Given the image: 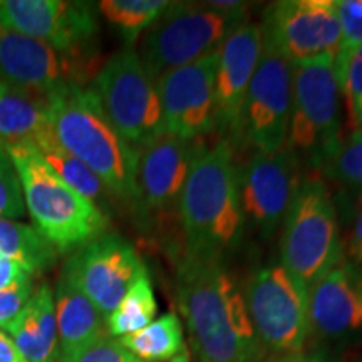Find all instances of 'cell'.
I'll list each match as a JSON object with an SVG mask.
<instances>
[{"mask_svg":"<svg viewBox=\"0 0 362 362\" xmlns=\"http://www.w3.org/2000/svg\"><path fill=\"white\" fill-rule=\"evenodd\" d=\"M176 292L198 361H265L267 351L253 329L243 292L221 262L185 259Z\"/></svg>","mask_w":362,"mask_h":362,"instance_id":"1","label":"cell"},{"mask_svg":"<svg viewBox=\"0 0 362 362\" xmlns=\"http://www.w3.org/2000/svg\"><path fill=\"white\" fill-rule=\"evenodd\" d=\"M185 259L221 262L245 235L238 194V168L228 141L200 144L178 203Z\"/></svg>","mask_w":362,"mask_h":362,"instance_id":"2","label":"cell"},{"mask_svg":"<svg viewBox=\"0 0 362 362\" xmlns=\"http://www.w3.org/2000/svg\"><path fill=\"white\" fill-rule=\"evenodd\" d=\"M49 124L59 144L84 163L111 197L133 202L138 149L112 128L94 89L67 84L49 94Z\"/></svg>","mask_w":362,"mask_h":362,"instance_id":"3","label":"cell"},{"mask_svg":"<svg viewBox=\"0 0 362 362\" xmlns=\"http://www.w3.org/2000/svg\"><path fill=\"white\" fill-rule=\"evenodd\" d=\"M7 149L34 228L57 253L79 250L104 235L106 214L59 178L33 143L7 144Z\"/></svg>","mask_w":362,"mask_h":362,"instance_id":"4","label":"cell"},{"mask_svg":"<svg viewBox=\"0 0 362 362\" xmlns=\"http://www.w3.org/2000/svg\"><path fill=\"white\" fill-rule=\"evenodd\" d=\"M245 22L243 2H170L144 30L136 52L156 83L170 71L218 51Z\"/></svg>","mask_w":362,"mask_h":362,"instance_id":"5","label":"cell"},{"mask_svg":"<svg viewBox=\"0 0 362 362\" xmlns=\"http://www.w3.org/2000/svg\"><path fill=\"white\" fill-rule=\"evenodd\" d=\"M344 260L336 203L319 176L302 180L284 218L280 265L309 288Z\"/></svg>","mask_w":362,"mask_h":362,"instance_id":"6","label":"cell"},{"mask_svg":"<svg viewBox=\"0 0 362 362\" xmlns=\"http://www.w3.org/2000/svg\"><path fill=\"white\" fill-rule=\"evenodd\" d=\"M336 54L293 66V104L285 149L310 168L322 170L341 146V88Z\"/></svg>","mask_w":362,"mask_h":362,"instance_id":"7","label":"cell"},{"mask_svg":"<svg viewBox=\"0 0 362 362\" xmlns=\"http://www.w3.org/2000/svg\"><path fill=\"white\" fill-rule=\"evenodd\" d=\"M93 89L112 128L133 148L165 134L156 83L134 49L126 47L107 59Z\"/></svg>","mask_w":362,"mask_h":362,"instance_id":"8","label":"cell"},{"mask_svg":"<svg viewBox=\"0 0 362 362\" xmlns=\"http://www.w3.org/2000/svg\"><path fill=\"white\" fill-rule=\"evenodd\" d=\"M243 297L265 351L292 354L304 349L310 334L307 288L282 265L270 264L253 272Z\"/></svg>","mask_w":362,"mask_h":362,"instance_id":"9","label":"cell"},{"mask_svg":"<svg viewBox=\"0 0 362 362\" xmlns=\"http://www.w3.org/2000/svg\"><path fill=\"white\" fill-rule=\"evenodd\" d=\"M293 104V66L262 40L242 110V136L257 153H277L285 146Z\"/></svg>","mask_w":362,"mask_h":362,"instance_id":"10","label":"cell"},{"mask_svg":"<svg viewBox=\"0 0 362 362\" xmlns=\"http://www.w3.org/2000/svg\"><path fill=\"white\" fill-rule=\"evenodd\" d=\"M300 161L288 149L255 153L238 170L243 226L260 238L274 237L300 187Z\"/></svg>","mask_w":362,"mask_h":362,"instance_id":"11","label":"cell"},{"mask_svg":"<svg viewBox=\"0 0 362 362\" xmlns=\"http://www.w3.org/2000/svg\"><path fill=\"white\" fill-rule=\"evenodd\" d=\"M262 40L292 64L336 54L341 44L334 0H280L264 11Z\"/></svg>","mask_w":362,"mask_h":362,"instance_id":"12","label":"cell"},{"mask_svg":"<svg viewBox=\"0 0 362 362\" xmlns=\"http://www.w3.org/2000/svg\"><path fill=\"white\" fill-rule=\"evenodd\" d=\"M62 272L107 319L146 267L128 240L104 233L76 250Z\"/></svg>","mask_w":362,"mask_h":362,"instance_id":"13","label":"cell"},{"mask_svg":"<svg viewBox=\"0 0 362 362\" xmlns=\"http://www.w3.org/2000/svg\"><path fill=\"white\" fill-rule=\"evenodd\" d=\"M0 25L78 57H86L99 29L90 4L64 0H0Z\"/></svg>","mask_w":362,"mask_h":362,"instance_id":"14","label":"cell"},{"mask_svg":"<svg viewBox=\"0 0 362 362\" xmlns=\"http://www.w3.org/2000/svg\"><path fill=\"white\" fill-rule=\"evenodd\" d=\"M216 66L218 51L156 81L166 136L194 141L215 128Z\"/></svg>","mask_w":362,"mask_h":362,"instance_id":"15","label":"cell"},{"mask_svg":"<svg viewBox=\"0 0 362 362\" xmlns=\"http://www.w3.org/2000/svg\"><path fill=\"white\" fill-rule=\"evenodd\" d=\"M198 146L163 134L138 149L133 203L144 223L165 218L178 208Z\"/></svg>","mask_w":362,"mask_h":362,"instance_id":"16","label":"cell"},{"mask_svg":"<svg viewBox=\"0 0 362 362\" xmlns=\"http://www.w3.org/2000/svg\"><path fill=\"white\" fill-rule=\"evenodd\" d=\"M84 59L0 25V81L16 88L49 96L67 84H81Z\"/></svg>","mask_w":362,"mask_h":362,"instance_id":"17","label":"cell"},{"mask_svg":"<svg viewBox=\"0 0 362 362\" xmlns=\"http://www.w3.org/2000/svg\"><path fill=\"white\" fill-rule=\"evenodd\" d=\"M262 54V29L245 22L218 49L215 76V128L242 136V110Z\"/></svg>","mask_w":362,"mask_h":362,"instance_id":"18","label":"cell"},{"mask_svg":"<svg viewBox=\"0 0 362 362\" xmlns=\"http://www.w3.org/2000/svg\"><path fill=\"white\" fill-rule=\"evenodd\" d=\"M310 332L341 339L362 329V274L342 260L307 288Z\"/></svg>","mask_w":362,"mask_h":362,"instance_id":"19","label":"cell"},{"mask_svg":"<svg viewBox=\"0 0 362 362\" xmlns=\"http://www.w3.org/2000/svg\"><path fill=\"white\" fill-rule=\"evenodd\" d=\"M27 362H59L61 346L54 293L47 284L35 288L21 314L6 329Z\"/></svg>","mask_w":362,"mask_h":362,"instance_id":"20","label":"cell"},{"mask_svg":"<svg viewBox=\"0 0 362 362\" xmlns=\"http://www.w3.org/2000/svg\"><path fill=\"white\" fill-rule=\"evenodd\" d=\"M54 305L61 357L74 354L96 339L107 336L104 315L78 285L72 282L66 272H62L57 280Z\"/></svg>","mask_w":362,"mask_h":362,"instance_id":"21","label":"cell"},{"mask_svg":"<svg viewBox=\"0 0 362 362\" xmlns=\"http://www.w3.org/2000/svg\"><path fill=\"white\" fill-rule=\"evenodd\" d=\"M49 129V96L0 81V141L34 144Z\"/></svg>","mask_w":362,"mask_h":362,"instance_id":"22","label":"cell"},{"mask_svg":"<svg viewBox=\"0 0 362 362\" xmlns=\"http://www.w3.org/2000/svg\"><path fill=\"white\" fill-rule=\"evenodd\" d=\"M119 342L143 362H189L180 317L168 312Z\"/></svg>","mask_w":362,"mask_h":362,"instance_id":"23","label":"cell"},{"mask_svg":"<svg viewBox=\"0 0 362 362\" xmlns=\"http://www.w3.org/2000/svg\"><path fill=\"white\" fill-rule=\"evenodd\" d=\"M0 257L17 262L34 277L56 264L57 250L34 226L0 218Z\"/></svg>","mask_w":362,"mask_h":362,"instance_id":"24","label":"cell"},{"mask_svg":"<svg viewBox=\"0 0 362 362\" xmlns=\"http://www.w3.org/2000/svg\"><path fill=\"white\" fill-rule=\"evenodd\" d=\"M34 146L39 149L40 156L44 158L45 163L51 166L59 178L69 185L72 189H76L79 194H83L84 198L93 202L94 205L99 206V203L107 202V198L111 197L110 192L103 185V181L84 163H81L78 158L72 156L71 153H67L59 144L52 129L40 136L37 141L34 143Z\"/></svg>","mask_w":362,"mask_h":362,"instance_id":"25","label":"cell"},{"mask_svg":"<svg viewBox=\"0 0 362 362\" xmlns=\"http://www.w3.org/2000/svg\"><path fill=\"white\" fill-rule=\"evenodd\" d=\"M158 304L148 272L136 280L119 305L106 319V329L111 337H123L138 332L155 320Z\"/></svg>","mask_w":362,"mask_h":362,"instance_id":"26","label":"cell"},{"mask_svg":"<svg viewBox=\"0 0 362 362\" xmlns=\"http://www.w3.org/2000/svg\"><path fill=\"white\" fill-rule=\"evenodd\" d=\"M168 4L165 0H104L98 8L128 42H134L165 12Z\"/></svg>","mask_w":362,"mask_h":362,"instance_id":"27","label":"cell"},{"mask_svg":"<svg viewBox=\"0 0 362 362\" xmlns=\"http://www.w3.org/2000/svg\"><path fill=\"white\" fill-rule=\"evenodd\" d=\"M322 171L352 192L362 193V128L341 143L334 156L322 166Z\"/></svg>","mask_w":362,"mask_h":362,"instance_id":"28","label":"cell"},{"mask_svg":"<svg viewBox=\"0 0 362 362\" xmlns=\"http://www.w3.org/2000/svg\"><path fill=\"white\" fill-rule=\"evenodd\" d=\"M339 88L346 99L347 111L362 128V45L349 52H336Z\"/></svg>","mask_w":362,"mask_h":362,"instance_id":"29","label":"cell"},{"mask_svg":"<svg viewBox=\"0 0 362 362\" xmlns=\"http://www.w3.org/2000/svg\"><path fill=\"white\" fill-rule=\"evenodd\" d=\"M25 215L24 193L7 144L0 141V218L16 220Z\"/></svg>","mask_w":362,"mask_h":362,"instance_id":"30","label":"cell"},{"mask_svg":"<svg viewBox=\"0 0 362 362\" xmlns=\"http://www.w3.org/2000/svg\"><path fill=\"white\" fill-rule=\"evenodd\" d=\"M59 362H143L134 357L126 349L119 339L103 336L94 342L88 344L83 349L76 351L74 354L61 357Z\"/></svg>","mask_w":362,"mask_h":362,"instance_id":"31","label":"cell"},{"mask_svg":"<svg viewBox=\"0 0 362 362\" xmlns=\"http://www.w3.org/2000/svg\"><path fill=\"white\" fill-rule=\"evenodd\" d=\"M339 24L341 44L337 51L349 52L362 45V0H334Z\"/></svg>","mask_w":362,"mask_h":362,"instance_id":"32","label":"cell"},{"mask_svg":"<svg viewBox=\"0 0 362 362\" xmlns=\"http://www.w3.org/2000/svg\"><path fill=\"white\" fill-rule=\"evenodd\" d=\"M34 291V280L30 274L22 275L17 282L0 291V329L6 330L12 324V320L21 314L33 297Z\"/></svg>","mask_w":362,"mask_h":362,"instance_id":"33","label":"cell"},{"mask_svg":"<svg viewBox=\"0 0 362 362\" xmlns=\"http://www.w3.org/2000/svg\"><path fill=\"white\" fill-rule=\"evenodd\" d=\"M347 252H349V260L347 262H351V264L362 274V200L356 211V220L354 226H352Z\"/></svg>","mask_w":362,"mask_h":362,"instance_id":"34","label":"cell"},{"mask_svg":"<svg viewBox=\"0 0 362 362\" xmlns=\"http://www.w3.org/2000/svg\"><path fill=\"white\" fill-rule=\"evenodd\" d=\"M27 272L17 262L0 257V291H4L8 285L17 282Z\"/></svg>","mask_w":362,"mask_h":362,"instance_id":"35","label":"cell"},{"mask_svg":"<svg viewBox=\"0 0 362 362\" xmlns=\"http://www.w3.org/2000/svg\"><path fill=\"white\" fill-rule=\"evenodd\" d=\"M0 362H27L11 337L0 329Z\"/></svg>","mask_w":362,"mask_h":362,"instance_id":"36","label":"cell"},{"mask_svg":"<svg viewBox=\"0 0 362 362\" xmlns=\"http://www.w3.org/2000/svg\"><path fill=\"white\" fill-rule=\"evenodd\" d=\"M264 362H327L324 357L315 354H305V352H292V354H277L272 359H265Z\"/></svg>","mask_w":362,"mask_h":362,"instance_id":"37","label":"cell"}]
</instances>
